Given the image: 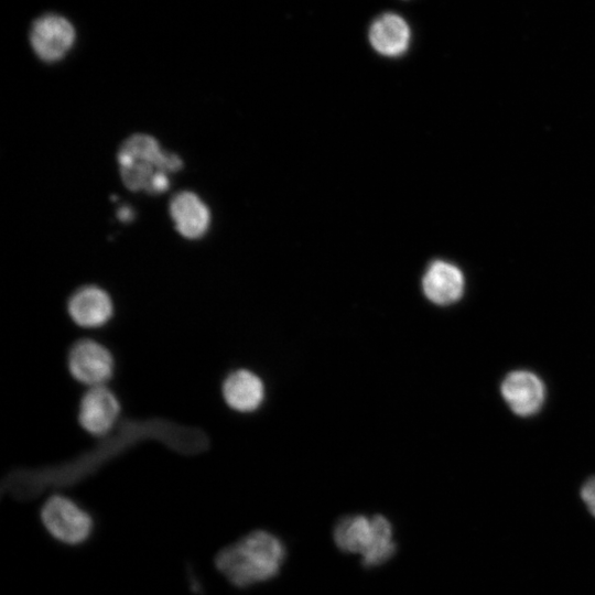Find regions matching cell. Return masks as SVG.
<instances>
[{
    "label": "cell",
    "mask_w": 595,
    "mask_h": 595,
    "mask_svg": "<svg viewBox=\"0 0 595 595\" xmlns=\"http://www.w3.org/2000/svg\"><path fill=\"white\" fill-rule=\"evenodd\" d=\"M333 537L339 550L359 554L367 567L386 563L397 550L392 524L382 515L342 517L334 527Z\"/></svg>",
    "instance_id": "cell-3"
},
{
    "label": "cell",
    "mask_w": 595,
    "mask_h": 595,
    "mask_svg": "<svg viewBox=\"0 0 595 595\" xmlns=\"http://www.w3.org/2000/svg\"><path fill=\"white\" fill-rule=\"evenodd\" d=\"M170 214L176 230L187 239L203 237L209 227V210L193 192L177 193L170 203Z\"/></svg>",
    "instance_id": "cell-11"
},
{
    "label": "cell",
    "mask_w": 595,
    "mask_h": 595,
    "mask_svg": "<svg viewBox=\"0 0 595 595\" xmlns=\"http://www.w3.org/2000/svg\"><path fill=\"white\" fill-rule=\"evenodd\" d=\"M72 377L90 387L105 386L115 371L111 351L101 343L83 338L73 344L67 356Z\"/></svg>",
    "instance_id": "cell-5"
},
{
    "label": "cell",
    "mask_w": 595,
    "mask_h": 595,
    "mask_svg": "<svg viewBox=\"0 0 595 595\" xmlns=\"http://www.w3.org/2000/svg\"><path fill=\"white\" fill-rule=\"evenodd\" d=\"M464 277L452 263L435 261L423 278V291L435 304L447 305L456 302L464 291Z\"/></svg>",
    "instance_id": "cell-12"
},
{
    "label": "cell",
    "mask_w": 595,
    "mask_h": 595,
    "mask_svg": "<svg viewBox=\"0 0 595 595\" xmlns=\"http://www.w3.org/2000/svg\"><path fill=\"white\" fill-rule=\"evenodd\" d=\"M120 411V402L109 388L90 387L80 399L78 421L87 433L102 436L113 429Z\"/></svg>",
    "instance_id": "cell-7"
},
{
    "label": "cell",
    "mask_w": 595,
    "mask_h": 595,
    "mask_svg": "<svg viewBox=\"0 0 595 595\" xmlns=\"http://www.w3.org/2000/svg\"><path fill=\"white\" fill-rule=\"evenodd\" d=\"M133 217V212L131 208L125 206L118 210V218L122 221H130Z\"/></svg>",
    "instance_id": "cell-15"
},
{
    "label": "cell",
    "mask_w": 595,
    "mask_h": 595,
    "mask_svg": "<svg viewBox=\"0 0 595 595\" xmlns=\"http://www.w3.org/2000/svg\"><path fill=\"white\" fill-rule=\"evenodd\" d=\"M76 41V30L65 17L46 13L30 29V43L36 56L46 63L61 61Z\"/></svg>",
    "instance_id": "cell-6"
},
{
    "label": "cell",
    "mask_w": 595,
    "mask_h": 595,
    "mask_svg": "<svg viewBox=\"0 0 595 595\" xmlns=\"http://www.w3.org/2000/svg\"><path fill=\"white\" fill-rule=\"evenodd\" d=\"M584 502L595 500V476L589 478L582 487L581 490Z\"/></svg>",
    "instance_id": "cell-14"
},
{
    "label": "cell",
    "mask_w": 595,
    "mask_h": 595,
    "mask_svg": "<svg viewBox=\"0 0 595 595\" xmlns=\"http://www.w3.org/2000/svg\"><path fill=\"white\" fill-rule=\"evenodd\" d=\"M264 388L261 379L247 369H239L225 379L223 397L234 410L249 412L256 410L263 400Z\"/></svg>",
    "instance_id": "cell-13"
},
{
    "label": "cell",
    "mask_w": 595,
    "mask_h": 595,
    "mask_svg": "<svg viewBox=\"0 0 595 595\" xmlns=\"http://www.w3.org/2000/svg\"><path fill=\"white\" fill-rule=\"evenodd\" d=\"M40 519L55 541L72 547L85 543L95 529L93 516L75 500L60 494L45 500Z\"/></svg>",
    "instance_id": "cell-4"
},
{
    "label": "cell",
    "mask_w": 595,
    "mask_h": 595,
    "mask_svg": "<svg viewBox=\"0 0 595 595\" xmlns=\"http://www.w3.org/2000/svg\"><path fill=\"white\" fill-rule=\"evenodd\" d=\"M501 394L516 414L529 416L542 407L545 399V388L537 375L518 370L504 379Z\"/></svg>",
    "instance_id": "cell-9"
},
{
    "label": "cell",
    "mask_w": 595,
    "mask_h": 595,
    "mask_svg": "<svg viewBox=\"0 0 595 595\" xmlns=\"http://www.w3.org/2000/svg\"><path fill=\"white\" fill-rule=\"evenodd\" d=\"M285 553L277 536L255 530L223 548L215 556V566L234 586L248 587L274 577Z\"/></svg>",
    "instance_id": "cell-1"
},
{
    "label": "cell",
    "mask_w": 595,
    "mask_h": 595,
    "mask_svg": "<svg viewBox=\"0 0 595 595\" xmlns=\"http://www.w3.org/2000/svg\"><path fill=\"white\" fill-rule=\"evenodd\" d=\"M113 302L100 286L85 285L77 289L67 302L71 320L84 328L105 326L113 316Z\"/></svg>",
    "instance_id": "cell-8"
},
{
    "label": "cell",
    "mask_w": 595,
    "mask_h": 595,
    "mask_svg": "<svg viewBox=\"0 0 595 595\" xmlns=\"http://www.w3.org/2000/svg\"><path fill=\"white\" fill-rule=\"evenodd\" d=\"M371 46L381 55H402L410 43L411 30L399 14L386 12L376 18L368 32Z\"/></svg>",
    "instance_id": "cell-10"
},
{
    "label": "cell",
    "mask_w": 595,
    "mask_h": 595,
    "mask_svg": "<svg viewBox=\"0 0 595 595\" xmlns=\"http://www.w3.org/2000/svg\"><path fill=\"white\" fill-rule=\"evenodd\" d=\"M118 164L123 184L133 192L160 194L170 186V176L183 166L181 158L164 151L155 138L133 134L120 147Z\"/></svg>",
    "instance_id": "cell-2"
}]
</instances>
